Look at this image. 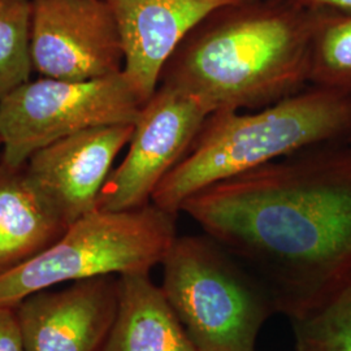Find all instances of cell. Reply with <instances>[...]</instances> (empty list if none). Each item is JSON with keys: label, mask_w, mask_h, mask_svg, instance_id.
Returning a JSON list of instances; mask_svg holds the SVG:
<instances>
[{"label": "cell", "mask_w": 351, "mask_h": 351, "mask_svg": "<svg viewBox=\"0 0 351 351\" xmlns=\"http://www.w3.org/2000/svg\"><path fill=\"white\" fill-rule=\"evenodd\" d=\"M319 11L281 0H242L203 19L164 65L163 86L208 112L259 110L310 86Z\"/></svg>", "instance_id": "7a4b0ae2"}, {"label": "cell", "mask_w": 351, "mask_h": 351, "mask_svg": "<svg viewBox=\"0 0 351 351\" xmlns=\"http://www.w3.org/2000/svg\"><path fill=\"white\" fill-rule=\"evenodd\" d=\"M310 85L351 97V12L319 11L311 42Z\"/></svg>", "instance_id": "5bb4252c"}, {"label": "cell", "mask_w": 351, "mask_h": 351, "mask_svg": "<svg viewBox=\"0 0 351 351\" xmlns=\"http://www.w3.org/2000/svg\"><path fill=\"white\" fill-rule=\"evenodd\" d=\"M68 226L33 184L25 164L0 160V276L47 249Z\"/></svg>", "instance_id": "7c38bea8"}, {"label": "cell", "mask_w": 351, "mask_h": 351, "mask_svg": "<svg viewBox=\"0 0 351 351\" xmlns=\"http://www.w3.org/2000/svg\"><path fill=\"white\" fill-rule=\"evenodd\" d=\"M119 276H98L40 290L16 313L25 351H101L117 311Z\"/></svg>", "instance_id": "30bf717a"}, {"label": "cell", "mask_w": 351, "mask_h": 351, "mask_svg": "<svg viewBox=\"0 0 351 351\" xmlns=\"http://www.w3.org/2000/svg\"><path fill=\"white\" fill-rule=\"evenodd\" d=\"M32 0H0V99L30 80Z\"/></svg>", "instance_id": "2e32d148"}, {"label": "cell", "mask_w": 351, "mask_h": 351, "mask_svg": "<svg viewBox=\"0 0 351 351\" xmlns=\"http://www.w3.org/2000/svg\"><path fill=\"white\" fill-rule=\"evenodd\" d=\"M176 219L154 203L86 213L47 249L0 276V306H16L30 294L65 282L150 274L178 236Z\"/></svg>", "instance_id": "5b68a950"}, {"label": "cell", "mask_w": 351, "mask_h": 351, "mask_svg": "<svg viewBox=\"0 0 351 351\" xmlns=\"http://www.w3.org/2000/svg\"><path fill=\"white\" fill-rule=\"evenodd\" d=\"M0 146H1V137H0Z\"/></svg>", "instance_id": "ffe728a7"}, {"label": "cell", "mask_w": 351, "mask_h": 351, "mask_svg": "<svg viewBox=\"0 0 351 351\" xmlns=\"http://www.w3.org/2000/svg\"><path fill=\"white\" fill-rule=\"evenodd\" d=\"M345 142H346V143H348V145H349V146L351 147V134L349 136V137H348V139H346Z\"/></svg>", "instance_id": "d6986e66"}, {"label": "cell", "mask_w": 351, "mask_h": 351, "mask_svg": "<svg viewBox=\"0 0 351 351\" xmlns=\"http://www.w3.org/2000/svg\"><path fill=\"white\" fill-rule=\"evenodd\" d=\"M0 351H25L14 306H0Z\"/></svg>", "instance_id": "e0dca14e"}, {"label": "cell", "mask_w": 351, "mask_h": 351, "mask_svg": "<svg viewBox=\"0 0 351 351\" xmlns=\"http://www.w3.org/2000/svg\"><path fill=\"white\" fill-rule=\"evenodd\" d=\"M350 134V95L313 85L249 113L216 111L151 203L178 216L184 203L203 189Z\"/></svg>", "instance_id": "3957f363"}, {"label": "cell", "mask_w": 351, "mask_h": 351, "mask_svg": "<svg viewBox=\"0 0 351 351\" xmlns=\"http://www.w3.org/2000/svg\"><path fill=\"white\" fill-rule=\"evenodd\" d=\"M101 351H198L150 274L119 276L117 311Z\"/></svg>", "instance_id": "4fadbf2b"}, {"label": "cell", "mask_w": 351, "mask_h": 351, "mask_svg": "<svg viewBox=\"0 0 351 351\" xmlns=\"http://www.w3.org/2000/svg\"><path fill=\"white\" fill-rule=\"evenodd\" d=\"M142 106L123 72L90 81L29 80L0 99V160L23 165L36 151L75 133L134 124Z\"/></svg>", "instance_id": "8992f818"}, {"label": "cell", "mask_w": 351, "mask_h": 351, "mask_svg": "<svg viewBox=\"0 0 351 351\" xmlns=\"http://www.w3.org/2000/svg\"><path fill=\"white\" fill-rule=\"evenodd\" d=\"M134 124L91 128L36 151L26 172L64 221L97 210L117 155L129 143Z\"/></svg>", "instance_id": "9c48e42d"}, {"label": "cell", "mask_w": 351, "mask_h": 351, "mask_svg": "<svg viewBox=\"0 0 351 351\" xmlns=\"http://www.w3.org/2000/svg\"><path fill=\"white\" fill-rule=\"evenodd\" d=\"M33 72L65 81H90L123 72L124 53L104 0H32Z\"/></svg>", "instance_id": "ba28073f"}, {"label": "cell", "mask_w": 351, "mask_h": 351, "mask_svg": "<svg viewBox=\"0 0 351 351\" xmlns=\"http://www.w3.org/2000/svg\"><path fill=\"white\" fill-rule=\"evenodd\" d=\"M124 53L123 75L142 104L159 88L164 65L189 33L217 8L242 0H104Z\"/></svg>", "instance_id": "8fae6325"}, {"label": "cell", "mask_w": 351, "mask_h": 351, "mask_svg": "<svg viewBox=\"0 0 351 351\" xmlns=\"http://www.w3.org/2000/svg\"><path fill=\"white\" fill-rule=\"evenodd\" d=\"M210 114L191 95L159 85L142 106L125 158L108 176L97 208L125 211L151 203L154 191L188 154Z\"/></svg>", "instance_id": "52a82bcc"}, {"label": "cell", "mask_w": 351, "mask_h": 351, "mask_svg": "<svg viewBox=\"0 0 351 351\" xmlns=\"http://www.w3.org/2000/svg\"><path fill=\"white\" fill-rule=\"evenodd\" d=\"M329 145L213 184L181 208L263 284L289 320L351 277V147Z\"/></svg>", "instance_id": "6da1fadb"}, {"label": "cell", "mask_w": 351, "mask_h": 351, "mask_svg": "<svg viewBox=\"0 0 351 351\" xmlns=\"http://www.w3.org/2000/svg\"><path fill=\"white\" fill-rule=\"evenodd\" d=\"M294 5H300L316 11L351 12V0H281Z\"/></svg>", "instance_id": "ac0fdd59"}, {"label": "cell", "mask_w": 351, "mask_h": 351, "mask_svg": "<svg viewBox=\"0 0 351 351\" xmlns=\"http://www.w3.org/2000/svg\"><path fill=\"white\" fill-rule=\"evenodd\" d=\"M164 294L198 351H255L277 314L263 284L206 233L177 236L163 263Z\"/></svg>", "instance_id": "277c9868"}, {"label": "cell", "mask_w": 351, "mask_h": 351, "mask_svg": "<svg viewBox=\"0 0 351 351\" xmlns=\"http://www.w3.org/2000/svg\"><path fill=\"white\" fill-rule=\"evenodd\" d=\"M289 322L295 351H351V277L326 301Z\"/></svg>", "instance_id": "9a60e30c"}]
</instances>
